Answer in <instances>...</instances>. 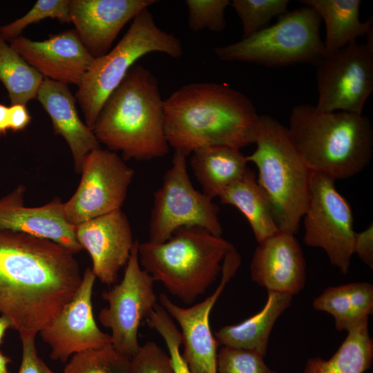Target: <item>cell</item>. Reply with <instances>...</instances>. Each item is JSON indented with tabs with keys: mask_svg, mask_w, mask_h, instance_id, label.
<instances>
[{
	"mask_svg": "<svg viewBox=\"0 0 373 373\" xmlns=\"http://www.w3.org/2000/svg\"><path fill=\"white\" fill-rule=\"evenodd\" d=\"M75 254L49 240L0 227V314L19 336L39 333L82 283Z\"/></svg>",
	"mask_w": 373,
	"mask_h": 373,
	"instance_id": "6da1fadb",
	"label": "cell"
},
{
	"mask_svg": "<svg viewBox=\"0 0 373 373\" xmlns=\"http://www.w3.org/2000/svg\"><path fill=\"white\" fill-rule=\"evenodd\" d=\"M258 119L252 101L224 84L184 85L164 101L167 142L185 156L207 146L255 143Z\"/></svg>",
	"mask_w": 373,
	"mask_h": 373,
	"instance_id": "7a4b0ae2",
	"label": "cell"
},
{
	"mask_svg": "<svg viewBox=\"0 0 373 373\" xmlns=\"http://www.w3.org/2000/svg\"><path fill=\"white\" fill-rule=\"evenodd\" d=\"M93 132L124 160H149L169 152L164 128V100L158 82L144 66L135 64L105 101Z\"/></svg>",
	"mask_w": 373,
	"mask_h": 373,
	"instance_id": "3957f363",
	"label": "cell"
},
{
	"mask_svg": "<svg viewBox=\"0 0 373 373\" xmlns=\"http://www.w3.org/2000/svg\"><path fill=\"white\" fill-rule=\"evenodd\" d=\"M287 129L310 171L335 180L358 173L372 158L373 131L362 114L323 112L300 104L292 107Z\"/></svg>",
	"mask_w": 373,
	"mask_h": 373,
	"instance_id": "277c9868",
	"label": "cell"
},
{
	"mask_svg": "<svg viewBox=\"0 0 373 373\" xmlns=\"http://www.w3.org/2000/svg\"><path fill=\"white\" fill-rule=\"evenodd\" d=\"M231 245L203 228L183 227L164 242H139V261L171 295L191 304L216 280Z\"/></svg>",
	"mask_w": 373,
	"mask_h": 373,
	"instance_id": "5b68a950",
	"label": "cell"
},
{
	"mask_svg": "<svg viewBox=\"0 0 373 373\" xmlns=\"http://www.w3.org/2000/svg\"><path fill=\"white\" fill-rule=\"evenodd\" d=\"M256 149L246 156L258 168V183L267 193L279 230L296 234L308 204L311 171L287 128L268 115H259Z\"/></svg>",
	"mask_w": 373,
	"mask_h": 373,
	"instance_id": "8992f818",
	"label": "cell"
},
{
	"mask_svg": "<svg viewBox=\"0 0 373 373\" xmlns=\"http://www.w3.org/2000/svg\"><path fill=\"white\" fill-rule=\"evenodd\" d=\"M154 52L179 58L183 48L175 35L157 26L152 14L146 8L134 17L115 47L103 56L95 58L78 86L75 98L88 127L93 129L105 101L137 60Z\"/></svg>",
	"mask_w": 373,
	"mask_h": 373,
	"instance_id": "52a82bcc",
	"label": "cell"
},
{
	"mask_svg": "<svg viewBox=\"0 0 373 373\" xmlns=\"http://www.w3.org/2000/svg\"><path fill=\"white\" fill-rule=\"evenodd\" d=\"M321 19L306 6L279 16L278 21L213 51L221 60L246 61L267 67L296 64L316 66L326 53L320 35Z\"/></svg>",
	"mask_w": 373,
	"mask_h": 373,
	"instance_id": "ba28073f",
	"label": "cell"
},
{
	"mask_svg": "<svg viewBox=\"0 0 373 373\" xmlns=\"http://www.w3.org/2000/svg\"><path fill=\"white\" fill-rule=\"evenodd\" d=\"M153 195L148 241L164 242L178 229L190 227L221 236L219 207L213 199L194 188L187 171L186 156L182 153L175 151L171 166Z\"/></svg>",
	"mask_w": 373,
	"mask_h": 373,
	"instance_id": "9c48e42d",
	"label": "cell"
},
{
	"mask_svg": "<svg viewBox=\"0 0 373 373\" xmlns=\"http://www.w3.org/2000/svg\"><path fill=\"white\" fill-rule=\"evenodd\" d=\"M335 180L311 171L308 204L304 217V242L323 249L342 274L349 271L356 232L351 207L336 189Z\"/></svg>",
	"mask_w": 373,
	"mask_h": 373,
	"instance_id": "30bf717a",
	"label": "cell"
},
{
	"mask_svg": "<svg viewBox=\"0 0 373 373\" xmlns=\"http://www.w3.org/2000/svg\"><path fill=\"white\" fill-rule=\"evenodd\" d=\"M316 66V108L362 114L373 91V44L355 41L326 52Z\"/></svg>",
	"mask_w": 373,
	"mask_h": 373,
	"instance_id": "8fae6325",
	"label": "cell"
},
{
	"mask_svg": "<svg viewBox=\"0 0 373 373\" xmlns=\"http://www.w3.org/2000/svg\"><path fill=\"white\" fill-rule=\"evenodd\" d=\"M139 241L135 240L122 281L102 293L108 303L100 310L99 321L111 331V344L131 358L140 347L138 330L157 305L154 279L140 264Z\"/></svg>",
	"mask_w": 373,
	"mask_h": 373,
	"instance_id": "7c38bea8",
	"label": "cell"
},
{
	"mask_svg": "<svg viewBox=\"0 0 373 373\" xmlns=\"http://www.w3.org/2000/svg\"><path fill=\"white\" fill-rule=\"evenodd\" d=\"M115 152L99 148L84 159L79 186L63 202L66 220L73 225L121 209L134 171Z\"/></svg>",
	"mask_w": 373,
	"mask_h": 373,
	"instance_id": "4fadbf2b",
	"label": "cell"
},
{
	"mask_svg": "<svg viewBox=\"0 0 373 373\" xmlns=\"http://www.w3.org/2000/svg\"><path fill=\"white\" fill-rule=\"evenodd\" d=\"M241 265V258L231 245L222 264V278L216 290L202 301L189 307L174 303L162 293L160 305L181 328V354L191 373H217V355L219 345L213 334L209 323L211 312L227 283L236 274Z\"/></svg>",
	"mask_w": 373,
	"mask_h": 373,
	"instance_id": "5bb4252c",
	"label": "cell"
},
{
	"mask_svg": "<svg viewBox=\"0 0 373 373\" xmlns=\"http://www.w3.org/2000/svg\"><path fill=\"white\" fill-rule=\"evenodd\" d=\"M96 276L88 267L72 300L39 334L50 347V358L65 362L79 352L111 345V334L97 326L93 311L92 294Z\"/></svg>",
	"mask_w": 373,
	"mask_h": 373,
	"instance_id": "9a60e30c",
	"label": "cell"
},
{
	"mask_svg": "<svg viewBox=\"0 0 373 373\" xmlns=\"http://www.w3.org/2000/svg\"><path fill=\"white\" fill-rule=\"evenodd\" d=\"M75 231L78 242L91 258L96 278L106 285L114 284L135 242L125 213L121 209L113 211L75 226Z\"/></svg>",
	"mask_w": 373,
	"mask_h": 373,
	"instance_id": "2e32d148",
	"label": "cell"
},
{
	"mask_svg": "<svg viewBox=\"0 0 373 373\" xmlns=\"http://www.w3.org/2000/svg\"><path fill=\"white\" fill-rule=\"evenodd\" d=\"M10 46L44 79L79 86L95 58L85 48L75 29L33 41L22 35Z\"/></svg>",
	"mask_w": 373,
	"mask_h": 373,
	"instance_id": "e0dca14e",
	"label": "cell"
},
{
	"mask_svg": "<svg viewBox=\"0 0 373 373\" xmlns=\"http://www.w3.org/2000/svg\"><path fill=\"white\" fill-rule=\"evenodd\" d=\"M156 0H70V22L94 57L106 54L123 27Z\"/></svg>",
	"mask_w": 373,
	"mask_h": 373,
	"instance_id": "ac0fdd59",
	"label": "cell"
},
{
	"mask_svg": "<svg viewBox=\"0 0 373 373\" xmlns=\"http://www.w3.org/2000/svg\"><path fill=\"white\" fill-rule=\"evenodd\" d=\"M305 260L294 234L280 231L256 247L250 265L252 280L267 291L294 296L305 287Z\"/></svg>",
	"mask_w": 373,
	"mask_h": 373,
	"instance_id": "d6986e66",
	"label": "cell"
},
{
	"mask_svg": "<svg viewBox=\"0 0 373 373\" xmlns=\"http://www.w3.org/2000/svg\"><path fill=\"white\" fill-rule=\"evenodd\" d=\"M24 194L25 187L20 185L0 199L1 228L49 240L73 254L83 249L59 198L41 207H27L23 204Z\"/></svg>",
	"mask_w": 373,
	"mask_h": 373,
	"instance_id": "ffe728a7",
	"label": "cell"
},
{
	"mask_svg": "<svg viewBox=\"0 0 373 373\" xmlns=\"http://www.w3.org/2000/svg\"><path fill=\"white\" fill-rule=\"evenodd\" d=\"M36 98L50 116L55 133L66 142L75 171L79 173L84 157L100 146L93 130L79 117L75 96L68 84L44 79Z\"/></svg>",
	"mask_w": 373,
	"mask_h": 373,
	"instance_id": "44dd1931",
	"label": "cell"
},
{
	"mask_svg": "<svg viewBox=\"0 0 373 373\" xmlns=\"http://www.w3.org/2000/svg\"><path fill=\"white\" fill-rule=\"evenodd\" d=\"M293 296L268 291L262 309L244 321L223 326L214 333L219 345L256 350L267 354L269 338L279 316L291 305Z\"/></svg>",
	"mask_w": 373,
	"mask_h": 373,
	"instance_id": "7402d4cb",
	"label": "cell"
},
{
	"mask_svg": "<svg viewBox=\"0 0 373 373\" xmlns=\"http://www.w3.org/2000/svg\"><path fill=\"white\" fill-rule=\"evenodd\" d=\"M240 149L227 146H211L191 153L190 165L202 188V193L213 199L248 169Z\"/></svg>",
	"mask_w": 373,
	"mask_h": 373,
	"instance_id": "603a6c76",
	"label": "cell"
},
{
	"mask_svg": "<svg viewBox=\"0 0 373 373\" xmlns=\"http://www.w3.org/2000/svg\"><path fill=\"white\" fill-rule=\"evenodd\" d=\"M218 198L222 204L234 206L245 216L258 244L280 231L269 198L250 169Z\"/></svg>",
	"mask_w": 373,
	"mask_h": 373,
	"instance_id": "cb8c5ba5",
	"label": "cell"
},
{
	"mask_svg": "<svg viewBox=\"0 0 373 373\" xmlns=\"http://www.w3.org/2000/svg\"><path fill=\"white\" fill-rule=\"evenodd\" d=\"M314 9L325 26L326 52H332L356 41L360 37L373 35L372 18L361 21V0H302Z\"/></svg>",
	"mask_w": 373,
	"mask_h": 373,
	"instance_id": "d4e9b609",
	"label": "cell"
},
{
	"mask_svg": "<svg viewBox=\"0 0 373 373\" xmlns=\"http://www.w3.org/2000/svg\"><path fill=\"white\" fill-rule=\"evenodd\" d=\"M365 319L347 331V335L327 360L309 358L303 373H363L372 365L373 343Z\"/></svg>",
	"mask_w": 373,
	"mask_h": 373,
	"instance_id": "484cf974",
	"label": "cell"
},
{
	"mask_svg": "<svg viewBox=\"0 0 373 373\" xmlns=\"http://www.w3.org/2000/svg\"><path fill=\"white\" fill-rule=\"evenodd\" d=\"M44 79L0 35V81L10 105H26L35 99Z\"/></svg>",
	"mask_w": 373,
	"mask_h": 373,
	"instance_id": "4316f807",
	"label": "cell"
},
{
	"mask_svg": "<svg viewBox=\"0 0 373 373\" xmlns=\"http://www.w3.org/2000/svg\"><path fill=\"white\" fill-rule=\"evenodd\" d=\"M314 309L331 314L338 331H347L369 317L360 314L350 292L348 284L329 287L313 301Z\"/></svg>",
	"mask_w": 373,
	"mask_h": 373,
	"instance_id": "83f0119b",
	"label": "cell"
},
{
	"mask_svg": "<svg viewBox=\"0 0 373 373\" xmlns=\"http://www.w3.org/2000/svg\"><path fill=\"white\" fill-rule=\"evenodd\" d=\"M130 359L111 344L73 354L62 373H128Z\"/></svg>",
	"mask_w": 373,
	"mask_h": 373,
	"instance_id": "f1b7e54d",
	"label": "cell"
},
{
	"mask_svg": "<svg viewBox=\"0 0 373 373\" xmlns=\"http://www.w3.org/2000/svg\"><path fill=\"white\" fill-rule=\"evenodd\" d=\"M288 0H233L230 5L240 17L242 39L257 32L276 16L287 12Z\"/></svg>",
	"mask_w": 373,
	"mask_h": 373,
	"instance_id": "f546056e",
	"label": "cell"
},
{
	"mask_svg": "<svg viewBox=\"0 0 373 373\" xmlns=\"http://www.w3.org/2000/svg\"><path fill=\"white\" fill-rule=\"evenodd\" d=\"M70 0H38L23 17L0 27V35L7 41L19 36L28 26L47 19H56L62 23L70 22Z\"/></svg>",
	"mask_w": 373,
	"mask_h": 373,
	"instance_id": "4dcf8cb0",
	"label": "cell"
},
{
	"mask_svg": "<svg viewBox=\"0 0 373 373\" xmlns=\"http://www.w3.org/2000/svg\"><path fill=\"white\" fill-rule=\"evenodd\" d=\"M256 350L222 345L217 355V373H278Z\"/></svg>",
	"mask_w": 373,
	"mask_h": 373,
	"instance_id": "1f68e13d",
	"label": "cell"
},
{
	"mask_svg": "<svg viewBox=\"0 0 373 373\" xmlns=\"http://www.w3.org/2000/svg\"><path fill=\"white\" fill-rule=\"evenodd\" d=\"M145 320L148 326L155 329L165 342L174 373H191L180 352L181 333L166 310L157 304Z\"/></svg>",
	"mask_w": 373,
	"mask_h": 373,
	"instance_id": "d6a6232c",
	"label": "cell"
},
{
	"mask_svg": "<svg viewBox=\"0 0 373 373\" xmlns=\"http://www.w3.org/2000/svg\"><path fill=\"white\" fill-rule=\"evenodd\" d=\"M229 0H186L188 23L194 32L208 29L221 32L226 27L224 10Z\"/></svg>",
	"mask_w": 373,
	"mask_h": 373,
	"instance_id": "836d02e7",
	"label": "cell"
},
{
	"mask_svg": "<svg viewBox=\"0 0 373 373\" xmlns=\"http://www.w3.org/2000/svg\"><path fill=\"white\" fill-rule=\"evenodd\" d=\"M128 373H174L169 354L155 342L147 341L130 359Z\"/></svg>",
	"mask_w": 373,
	"mask_h": 373,
	"instance_id": "e575fe53",
	"label": "cell"
},
{
	"mask_svg": "<svg viewBox=\"0 0 373 373\" xmlns=\"http://www.w3.org/2000/svg\"><path fill=\"white\" fill-rule=\"evenodd\" d=\"M35 334L20 335L22 343V359L17 373H42L36 345Z\"/></svg>",
	"mask_w": 373,
	"mask_h": 373,
	"instance_id": "d590c367",
	"label": "cell"
},
{
	"mask_svg": "<svg viewBox=\"0 0 373 373\" xmlns=\"http://www.w3.org/2000/svg\"><path fill=\"white\" fill-rule=\"evenodd\" d=\"M354 254L370 269L373 268V224L360 233H356Z\"/></svg>",
	"mask_w": 373,
	"mask_h": 373,
	"instance_id": "8d00e7d4",
	"label": "cell"
},
{
	"mask_svg": "<svg viewBox=\"0 0 373 373\" xmlns=\"http://www.w3.org/2000/svg\"><path fill=\"white\" fill-rule=\"evenodd\" d=\"M31 121L26 105L14 104L9 106L10 130L14 132L24 130Z\"/></svg>",
	"mask_w": 373,
	"mask_h": 373,
	"instance_id": "74e56055",
	"label": "cell"
},
{
	"mask_svg": "<svg viewBox=\"0 0 373 373\" xmlns=\"http://www.w3.org/2000/svg\"><path fill=\"white\" fill-rule=\"evenodd\" d=\"M9 130V106L0 103V135H6Z\"/></svg>",
	"mask_w": 373,
	"mask_h": 373,
	"instance_id": "f35d334b",
	"label": "cell"
},
{
	"mask_svg": "<svg viewBox=\"0 0 373 373\" xmlns=\"http://www.w3.org/2000/svg\"><path fill=\"white\" fill-rule=\"evenodd\" d=\"M12 328V324L10 320L5 316H0V344L2 343L3 338L6 330Z\"/></svg>",
	"mask_w": 373,
	"mask_h": 373,
	"instance_id": "ab89813d",
	"label": "cell"
},
{
	"mask_svg": "<svg viewBox=\"0 0 373 373\" xmlns=\"http://www.w3.org/2000/svg\"><path fill=\"white\" fill-rule=\"evenodd\" d=\"M11 360L0 352V373H10L8 369V364Z\"/></svg>",
	"mask_w": 373,
	"mask_h": 373,
	"instance_id": "60d3db41",
	"label": "cell"
},
{
	"mask_svg": "<svg viewBox=\"0 0 373 373\" xmlns=\"http://www.w3.org/2000/svg\"><path fill=\"white\" fill-rule=\"evenodd\" d=\"M41 366L42 373H55L46 365V363L42 360L41 362Z\"/></svg>",
	"mask_w": 373,
	"mask_h": 373,
	"instance_id": "b9f144b4",
	"label": "cell"
}]
</instances>
